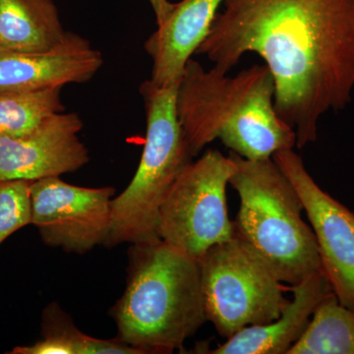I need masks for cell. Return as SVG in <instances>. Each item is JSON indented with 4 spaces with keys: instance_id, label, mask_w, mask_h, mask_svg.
<instances>
[{
    "instance_id": "cell-8",
    "label": "cell",
    "mask_w": 354,
    "mask_h": 354,
    "mask_svg": "<svg viewBox=\"0 0 354 354\" xmlns=\"http://www.w3.org/2000/svg\"><path fill=\"white\" fill-rule=\"evenodd\" d=\"M114 188H87L48 177L30 184L32 223L46 245L85 254L106 244Z\"/></svg>"
},
{
    "instance_id": "cell-14",
    "label": "cell",
    "mask_w": 354,
    "mask_h": 354,
    "mask_svg": "<svg viewBox=\"0 0 354 354\" xmlns=\"http://www.w3.org/2000/svg\"><path fill=\"white\" fill-rule=\"evenodd\" d=\"M53 0H0V48L41 53L66 39Z\"/></svg>"
},
{
    "instance_id": "cell-3",
    "label": "cell",
    "mask_w": 354,
    "mask_h": 354,
    "mask_svg": "<svg viewBox=\"0 0 354 354\" xmlns=\"http://www.w3.org/2000/svg\"><path fill=\"white\" fill-rule=\"evenodd\" d=\"M127 288L111 310L118 339L140 353H172L206 322L199 262L156 241L131 244Z\"/></svg>"
},
{
    "instance_id": "cell-10",
    "label": "cell",
    "mask_w": 354,
    "mask_h": 354,
    "mask_svg": "<svg viewBox=\"0 0 354 354\" xmlns=\"http://www.w3.org/2000/svg\"><path fill=\"white\" fill-rule=\"evenodd\" d=\"M82 128L78 113L62 111L27 134L0 136V183H32L82 169L90 160L78 136Z\"/></svg>"
},
{
    "instance_id": "cell-2",
    "label": "cell",
    "mask_w": 354,
    "mask_h": 354,
    "mask_svg": "<svg viewBox=\"0 0 354 354\" xmlns=\"http://www.w3.org/2000/svg\"><path fill=\"white\" fill-rule=\"evenodd\" d=\"M176 111L193 158L216 139L249 160L297 145L295 130L274 109V79L266 65L232 77L191 58L177 86Z\"/></svg>"
},
{
    "instance_id": "cell-13",
    "label": "cell",
    "mask_w": 354,
    "mask_h": 354,
    "mask_svg": "<svg viewBox=\"0 0 354 354\" xmlns=\"http://www.w3.org/2000/svg\"><path fill=\"white\" fill-rule=\"evenodd\" d=\"M293 298L277 320L265 325L249 326L237 332L213 354H288L301 337L316 307L334 292L322 271L290 288Z\"/></svg>"
},
{
    "instance_id": "cell-6",
    "label": "cell",
    "mask_w": 354,
    "mask_h": 354,
    "mask_svg": "<svg viewBox=\"0 0 354 354\" xmlns=\"http://www.w3.org/2000/svg\"><path fill=\"white\" fill-rule=\"evenodd\" d=\"M198 262L205 315L221 337L277 320L290 301L271 267L236 234Z\"/></svg>"
},
{
    "instance_id": "cell-19",
    "label": "cell",
    "mask_w": 354,
    "mask_h": 354,
    "mask_svg": "<svg viewBox=\"0 0 354 354\" xmlns=\"http://www.w3.org/2000/svg\"><path fill=\"white\" fill-rule=\"evenodd\" d=\"M149 2L155 13L157 25L165 19V17L171 12L174 4L171 3L169 0H149Z\"/></svg>"
},
{
    "instance_id": "cell-11",
    "label": "cell",
    "mask_w": 354,
    "mask_h": 354,
    "mask_svg": "<svg viewBox=\"0 0 354 354\" xmlns=\"http://www.w3.org/2000/svg\"><path fill=\"white\" fill-rule=\"evenodd\" d=\"M102 64L101 51L80 35L70 32L50 50L23 53L0 48V95L88 82Z\"/></svg>"
},
{
    "instance_id": "cell-9",
    "label": "cell",
    "mask_w": 354,
    "mask_h": 354,
    "mask_svg": "<svg viewBox=\"0 0 354 354\" xmlns=\"http://www.w3.org/2000/svg\"><path fill=\"white\" fill-rule=\"evenodd\" d=\"M272 158L301 199L333 291L342 305L354 310V214L315 183L292 149Z\"/></svg>"
},
{
    "instance_id": "cell-4",
    "label": "cell",
    "mask_w": 354,
    "mask_h": 354,
    "mask_svg": "<svg viewBox=\"0 0 354 354\" xmlns=\"http://www.w3.org/2000/svg\"><path fill=\"white\" fill-rule=\"evenodd\" d=\"M230 184L241 199L235 234L271 267L279 281L297 285L322 271L315 234L302 218L304 204L272 158L249 160L230 153Z\"/></svg>"
},
{
    "instance_id": "cell-17",
    "label": "cell",
    "mask_w": 354,
    "mask_h": 354,
    "mask_svg": "<svg viewBox=\"0 0 354 354\" xmlns=\"http://www.w3.org/2000/svg\"><path fill=\"white\" fill-rule=\"evenodd\" d=\"M62 88L0 95V136L27 134L46 118L65 111Z\"/></svg>"
},
{
    "instance_id": "cell-5",
    "label": "cell",
    "mask_w": 354,
    "mask_h": 354,
    "mask_svg": "<svg viewBox=\"0 0 354 354\" xmlns=\"http://www.w3.org/2000/svg\"><path fill=\"white\" fill-rule=\"evenodd\" d=\"M177 86L160 87L149 80L140 88L146 109L145 146L131 183L113 199L104 246L160 239V207L177 177L193 162L177 116Z\"/></svg>"
},
{
    "instance_id": "cell-1",
    "label": "cell",
    "mask_w": 354,
    "mask_h": 354,
    "mask_svg": "<svg viewBox=\"0 0 354 354\" xmlns=\"http://www.w3.org/2000/svg\"><path fill=\"white\" fill-rule=\"evenodd\" d=\"M247 53L264 60L277 113L304 148L353 97L354 0H225L195 55L228 73Z\"/></svg>"
},
{
    "instance_id": "cell-15",
    "label": "cell",
    "mask_w": 354,
    "mask_h": 354,
    "mask_svg": "<svg viewBox=\"0 0 354 354\" xmlns=\"http://www.w3.org/2000/svg\"><path fill=\"white\" fill-rule=\"evenodd\" d=\"M43 339L17 346L10 354H141L118 337L101 339L80 332L57 304L46 307L41 322Z\"/></svg>"
},
{
    "instance_id": "cell-16",
    "label": "cell",
    "mask_w": 354,
    "mask_h": 354,
    "mask_svg": "<svg viewBox=\"0 0 354 354\" xmlns=\"http://www.w3.org/2000/svg\"><path fill=\"white\" fill-rule=\"evenodd\" d=\"M288 354H354V310L330 293L316 307L304 335Z\"/></svg>"
},
{
    "instance_id": "cell-7",
    "label": "cell",
    "mask_w": 354,
    "mask_h": 354,
    "mask_svg": "<svg viewBox=\"0 0 354 354\" xmlns=\"http://www.w3.org/2000/svg\"><path fill=\"white\" fill-rule=\"evenodd\" d=\"M234 160L209 150L190 162L172 184L158 216V235L189 257L199 260L211 247L234 237L230 220L227 186Z\"/></svg>"
},
{
    "instance_id": "cell-12",
    "label": "cell",
    "mask_w": 354,
    "mask_h": 354,
    "mask_svg": "<svg viewBox=\"0 0 354 354\" xmlns=\"http://www.w3.org/2000/svg\"><path fill=\"white\" fill-rule=\"evenodd\" d=\"M225 0H181L149 37L145 50L153 62L150 81L176 85L186 65L208 36Z\"/></svg>"
},
{
    "instance_id": "cell-18",
    "label": "cell",
    "mask_w": 354,
    "mask_h": 354,
    "mask_svg": "<svg viewBox=\"0 0 354 354\" xmlns=\"http://www.w3.org/2000/svg\"><path fill=\"white\" fill-rule=\"evenodd\" d=\"M30 181L0 183V244L32 223Z\"/></svg>"
}]
</instances>
